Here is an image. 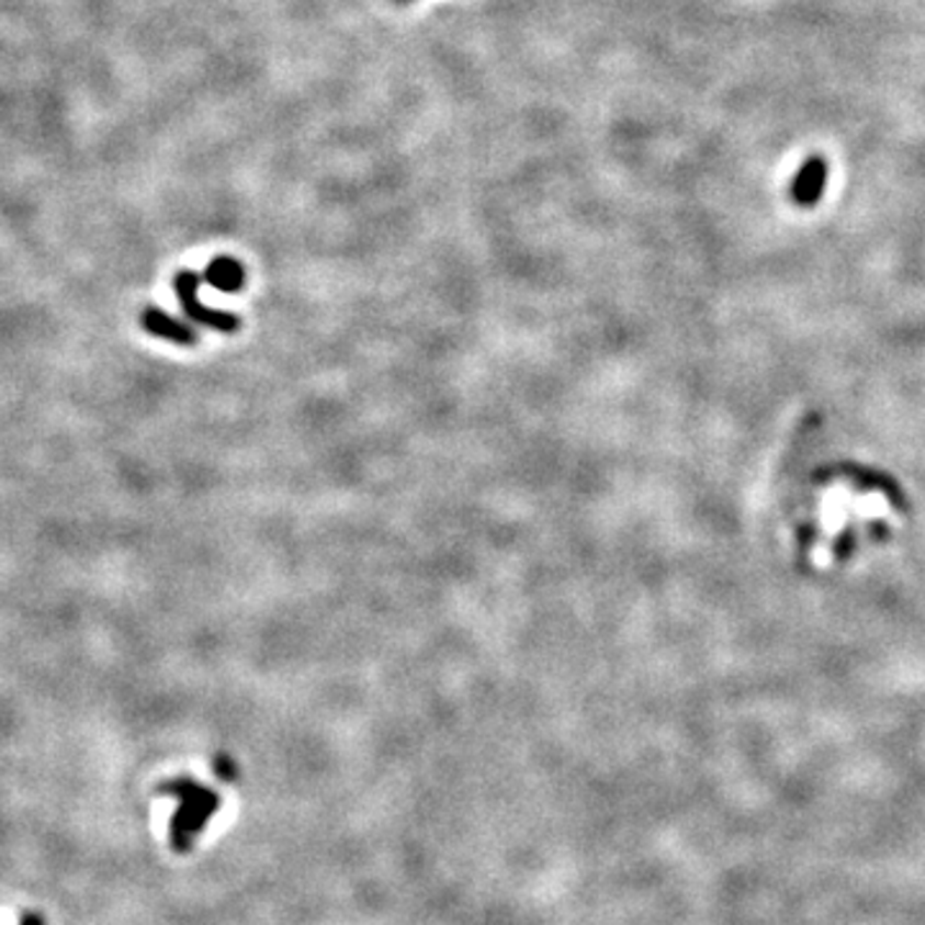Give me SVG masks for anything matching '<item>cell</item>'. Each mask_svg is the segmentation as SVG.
Masks as SVG:
<instances>
[{"mask_svg": "<svg viewBox=\"0 0 925 925\" xmlns=\"http://www.w3.org/2000/svg\"><path fill=\"white\" fill-rule=\"evenodd\" d=\"M162 794L178 797V810L170 823V846L172 851L185 854L193 848V841L206 828L208 820L219 810V794L214 789L199 785L195 779H172L160 787Z\"/></svg>", "mask_w": 925, "mask_h": 925, "instance_id": "1", "label": "cell"}, {"mask_svg": "<svg viewBox=\"0 0 925 925\" xmlns=\"http://www.w3.org/2000/svg\"><path fill=\"white\" fill-rule=\"evenodd\" d=\"M176 296L180 301V308H183V314L195 325L201 327H208V329H216V332H224V335H235L239 329V317L229 312H219V308H212L206 304H201L199 298V285H201V275H195L193 270H180L176 275Z\"/></svg>", "mask_w": 925, "mask_h": 925, "instance_id": "2", "label": "cell"}, {"mask_svg": "<svg viewBox=\"0 0 925 925\" xmlns=\"http://www.w3.org/2000/svg\"><path fill=\"white\" fill-rule=\"evenodd\" d=\"M139 322H142V327H145V332L160 337V340H168L176 345L199 342V335H195L193 327L183 325V322L170 317V314H165L162 308H157V306H147L145 312H142Z\"/></svg>", "mask_w": 925, "mask_h": 925, "instance_id": "3", "label": "cell"}, {"mask_svg": "<svg viewBox=\"0 0 925 925\" xmlns=\"http://www.w3.org/2000/svg\"><path fill=\"white\" fill-rule=\"evenodd\" d=\"M825 176H828V168H825V162L820 160V157H812V160L804 162L802 170L797 172L794 178V199L804 203V206L815 203L825 188Z\"/></svg>", "mask_w": 925, "mask_h": 925, "instance_id": "4", "label": "cell"}, {"mask_svg": "<svg viewBox=\"0 0 925 925\" xmlns=\"http://www.w3.org/2000/svg\"><path fill=\"white\" fill-rule=\"evenodd\" d=\"M203 281L222 293H237L245 285V268L235 258H216L208 262Z\"/></svg>", "mask_w": 925, "mask_h": 925, "instance_id": "5", "label": "cell"}, {"mask_svg": "<svg viewBox=\"0 0 925 925\" xmlns=\"http://www.w3.org/2000/svg\"><path fill=\"white\" fill-rule=\"evenodd\" d=\"M216 774L227 781L235 779V766H232L229 758H219V762H216Z\"/></svg>", "mask_w": 925, "mask_h": 925, "instance_id": "6", "label": "cell"}, {"mask_svg": "<svg viewBox=\"0 0 925 925\" xmlns=\"http://www.w3.org/2000/svg\"><path fill=\"white\" fill-rule=\"evenodd\" d=\"M21 925H44V921L40 915H34V913H26L24 917H21Z\"/></svg>", "mask_w": 925, "mask_h": 925, "instance_id": "7", "label": "cell"}, {"mask_svg": "<svg viewBox=\"0 0 925 925\" xmlns=\"http://www.w3.org/2000/svg\"><path fill=\"white\" fill-rule=\"evenodd\" d=\"M402 3H406V0H402Z\"/></svg>", "mask_w": 925, "mask_h": 925, "instance_id": "8", "label": "cell"}]
</instances>
